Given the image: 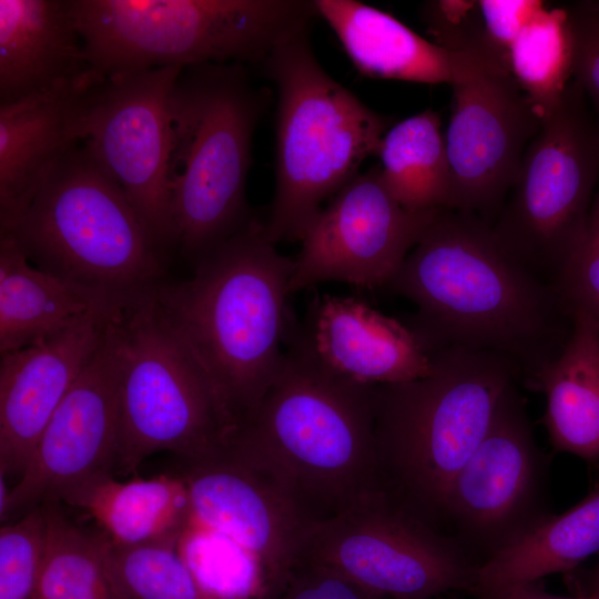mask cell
Segmentation results:
<instances>
[{"instance_id":"obj_23","label":"cell","mask_w":599,"mask_h":599,"mask_svg":"<svg viewBox=\"0 0 599 599\" xmlns=\"http://www.w3.org/2000/svg\"><path fill=\"white\" fill-rule=\"evenodd\" d=\"M354 67L365 77L450 83L449 52L387 12L355 0H314Z\"/></svg>"},{"instance_id":"obj_36","label":"cell","mask_w":599,"mask_h":599,"mask_svg":"<svg viewBox=\"0 0 599 599\" xmlns=\"http://www.w3.org/2000/svg\"><path fill=\"white\" fill-rule=\"evenodd\" d=\"M478 4L488 51L508 69V54L512 42L546 2L537 0H479Z\"/></svg>"},{"instance_id":"obj_10","label":"cell","mask_w":599,"mask_h":599,"mask_svg":"<svg viewBox=\"0 0 599 599\" xmlns=\"http://www.w3.org/2000/svg\"><path fill=\"white\" fill-rule=\"evenodd\" d=\"M598 183L599 123L572 80L529 143L493 231L511 256L556 288Z\"/></svg>"},{"instance_id":"obj_1","label":"cell","mask_w":599,"mask_h":599,"mask_svg":"<svg viewBox=\"0 0 599 599\" xmlns=\"http://www.w3.org/2000/svg\"><path fill=\"white\" fill-rule=\"evenodd\" d=\"M386 287L417 306L406 325L429 355L447 348L495 353L518 366L524 384L571 336L572 313L557 290L473 213L438 210Z\"/></svg>"},{"instance_id":"obj_30","label":"cell","mask_w":599,"mask_h":599,"mask_svg":"<svg viewBox=\"0 0 599 599\" xmlns=\"http://www.w3.org/2000/svg\"><path fill=\"white\" fill-rule=\"evenodd\" d=\"M175 548L209 599H265L264 565L229 536L190 519Z\"/></svg>"},{"instance_id":"obj_9","label":"cell","mask_w":599,"mask_h":599,"mask_svg":"<svg viewBox=\"0 0 599 599\" xmlns=\"http://www.w3.org/2000/svg\"><path fill=\"white\" fill-rule=\"evenodd\" d=\"M119 443L114 475L159 451L185 463L222 455L234 428L209 377L166 324L152 296L113 317Z\"/></svg>"},{"instance_id":"obj_22","label":"cell","mask_w":599,"mask_h":599,"mask_svg":"<svg viewBox=\"0 0 599 599\" xmlns=\"http://www.w3.org/2000/svg\"><path fill=\"white\" fill-rule=\"evenodd\" d=\"M92 519L109 542L123 546L176 545L190 521V501L181 476L118 480L100 474L57 498Z\"/></svg>"},{"instance_id":"obj_5","label":"cell","mask_w":599,"mask_h":599,"mask_svg":"<svg viewBox=\"0 0 599 599\" xmlns=\"http://www.w3.org/2000/svg\"><path fill=\"white\" fill-rule=\"evenodd\" d=\"M309 29L287 35L261 63L277 92L275 189L263 221L273 244L301 241L324 201L377 155L392 126L323 69Z\"/></svg>"},{"instance_id":"obj_24","label":"cell","mask_w":599,"mask_h":599,"mask_svg":"<svg viewBox=\"0 0 599 599\" xmlns=\"http://www.w3.org/2000/svg\"><path fill=\"white\" fill-rule=\"evenodd\" d=\"M571 336L561 354L525 385L545 394L544 424L557 450L599 458V323L572 313Z\"/></svg>"},{"instance_id":"obj_19","label":"cell","mask_w":599,"mask_h":599,"mask_svg":"<svg viewBox=\"0 0 599 599\" xmlns=\"http://www.w3.org/2000/svg\"><path fill=\"white\" fill-rule=\"evenodd\" d=\"M91 71L72 81L0 103V233L10 230L64 155L83 138Z\"/></svg>"},{"instance_id":"obj_25","label":"cell","mask_w":599,"mask_h":599,"mask_svg":"<svg viewBox=\"0 0 599 599\" xmlns=\"http://www.w3.org/2000/svg\"><path fill=\"white\" fill-rule=\"evenodd\" d=\"M599 550V488L568 511L546 518L483 560L471 591L499 599L508 590L569 570Z\"/></svg>"},{"instance_id":"obj_28","label":"cell","mask_w":599,"mask_h":599,"mask_svg":"<svg viewBox=\"0 0 599 599\" xmlns=\"http://www.w3.org/2000/svg\"><path fill=\"white\" fill-rule=\"evenodd\" d=\"M47 547L38 599H123L108 565L103 539L73 522L62 502L42 504Z\"/></svg>"},{"instance_id":"obj_21","label":"cell","mask_w":599,"mask_h":599,"mask_svg":"<svg viewBox=\"0 0 599 599\" xmlns=\"http://www.w3.org/2000/svg\"><path fill=\"white\" fill-rule=\"evenodd\" d=\"M90 71L71 0H0V103Z\"/></svg>"},{"instance_id":"obj_8","label":"cell","mask_w":599,"mask_h":599,"mask_svg":"<svg viewBox=\"0 0 599 599\" xmlns=\"http://www.w3.org/2000/svg\"><path fill=\"white\" fill-rule=\"evenodd\" d=\"M100 79L156 68L256 63L318 17L306 0H71Z\"/></svg>"},{"instance_id":"obj_3","label":"cell","mask_w":599,"mask_h":599,"mask_svg":"<svg viewBox=\"0 0 599 599\" xmlns=\"http://www.w3.org/2000/svg\"><path fill=\"white\" fill-rule=\"evenodd\" d=\"M293 268L294 258L278 253L255 217L195 262L191 278L164 282L152 295L209 377L234 434L282 369V345L296 319L287 305Z\"/></svg>"},{"instance_id":"obj_13","label":"cell","mask_w":599,"mask_h":599,"mask_svg":"<svg viewBox=\"0 0 599 599\" xmlns=\"http://www.w3.org/2000/svg\"><path fill=\"white\" fill-rule=\"evenodd\" d=\"M182 69L100 80L90 93L81 141L124 192L165 258L176 248L167 162L170 101Z\"/></svg>"},{"instance_id":"obj_11","label":"cell","mask_w":599,"mask_h":599,"mask_svg":"<svg viewBox=\"0 0 599 599\" xmlns=\"http://www.w3.org/2000/svg\"><path fill=\"white\" fill-rule=\"evenodd\" d=\"M331 567L388 599L471 590L478 565L460 545L378 491L309 528L297 560Z\"/></svg>"},{"instance_id":"obj_29","label":"cell","mask_w":599,"mask_h":599,"mask_svg":"<svg viewBox=\"0 0 599 599\" xmlns=\"http://www.w3.org/2000/svg\"><path fill=\"white\" fill-rule=\"evenodd\" d=\"M508 70L542 120L573 75V41L565 6L545 4L528 21L509 49Z\"/></svg>"},{"instance_id":"obj_26","label":"cell","mask_w":599,"mask_h":599,"mask_svg":"<svg viewBox=\"0 0 599 599\" xmlns=\"http://www.w3.org/2000/svg\"><path fill=\"white\" fill-rule=\"evenodd\" d=\"M101 309L119 308L38 268L12 236L0 234V354L31 345Z\"/></svg>"},{"instance_id":"obj_4","label":"cell","mask_w":599,"mask_h":599,"mask_svg":"<svg viewBox=\"0 0 599 599\" xmlns=\"http://www.w3.org/2000/svg\"><path fill=\"white\" fill-rule=\"evenodd\" d=\"M430 357L429 375L373 386V409L380 490L435 528L451 481L521 373L490 352L447 348Z\"/></svg>"},{"instance_id":"obj_16","label":"cell","mask_w":599,"mask_h":599,"mask_svg":"<svg viewBox=\"0 0 599 599\" xmlns=\"http://www.w3.org/2000/svg\"><path fill=\"white\" fill-rule=\"evenodd\" d=\"M113 317L102 343L43 429L26 470L11 487L2 524L91 477L114 474L119 399Z\"/></svg>"},{"instance_id":"obj_32","label":"cell","mask_w":599,"mask_h":599,"mask_svg":"<svg viewBox=\"0 0 599 599\" xmlns=\"http://www.w3.org/2000/svg\"><path fill=\"white\" fill-rule=\"evenodd\" d=\"M47 547L42 505L0 528V599H38Z\"/></svg>"},{"instance_id":"obj_7","label":"cell","mask_w":599,"mask_h":599,"mask_svg":"<svg viewBox=\"0 0 599 599\" xmlns=\"http://www.w3.org/2000/svg\"><path fill=\"white\" fill-rule=\"evenodd\" d=\"M38 268L124 309L164 283L165 257L121 187L80 142L7 232Z\"/></svg>"},{"instance_id":"obj_27","label":"cell","mask_w":599,"mask_h":599,"mask_svg":"<svg viewBox=\"0 0 599 599\" xmlns=\"http://www.w3.org/2000/svg\"><path fill=\"white\" fill-rule=\"evenodd\" d=\"M390 195L407 211L447 207L450 171L440 118L432 109L392 125L376 155Z\"/></svg>"},{"instance_id":"obj_15","label":"cell","mask_w":599,"mask_h":599,"mask_svg":"<svg viewBox=\"0 0 599 599\" xmlns=\"http://www.w3.org/2000/svg\"><path fill=\"white\" fill-rule=\"evenodd\" d=\"M438 210L404 209L383 183L379 165L359 172L304 233L288 293L323 282L386 287Z\"/></svg>"},{"instance_id":"obj_18","label":"cell","mask_w":599,"mask_h":599,"mask_svg":"<svg viewBox=\"0 0 599 599\" xmlns=\"http://www.w3.org/2000/svg\"><path fill=\"white\" fill-rule=\"evenodd\" d=\"M116 311H94L0 361V474L26 470L37 443Z\"/></svg>"},{"instance_id":"obj_37","label":"cell","mask_w":599,"mask_h":599,"mask_svg":"<svg viewBox=\"0 0 599 599\" xmlns=\"http://www.w3.org/2000/svg\"><path fill=\"white\" fill-rule=\"evenodd\" d=\"M499 599H599V593L592 592L585 597H559L546 592L535 581L517 586L508 590Z\"/></svg>"},{"instance_id":"obj_39","label":"cell","mask_w":599,"mask_h":599,"mask_svg":"<svg viewBox=\"0 0 599 599\" xmlns=\"http://www.w3.org/2000/svg\"><path fill=\"white\" fill-rule=\"evenodd\" d=\"M433 599H443L441 597L433 598Z\"/></svg>"},{"instance_id":"obj_33","label":"cell","mask_w":599,"mask_h":599,"mask_svg":"<svg viewBox=\"0 0 599 599\" xmlns=\"http://www.w3.org/2000/svg\"><path fill=\"white\" fill-rule=\"evenodd\" d=\"M556 290L571 313L585 312L599 323V183L582 236Z\"/></svg>"},{"instance_id":"obj_2","label":"cell","mask_w":599,"mask_h":599,"mask_svg":"<svg viewBox=\"0 0 599 599\" xmlns=\"http://www.w3.org/2000/svg\"><path fill=\"white\" fill-rule=\"evenodd\" d=\"M296 319L282 369L226 451L272 475L314 521L382 491L373 386L326 368Z\"/></svg>"},{"instance_id":"obj_14","label":"cell","mask_w":599,"mask_h":599,"mask_svg":"<svg viewBox=\"0 0 599 599\" xmlns=\"http://www.w3.org/2000/svg\"><path fill=\"white\" fill-rule=\"evenodd\" d=\"M517 383L502 393L485 437L451 481L443 508L441 520L451 522L460 547L476 548L486 558L548 516L546 460Z\"/></svg>"},{"instance_id":"obj_17","label":"cell","mask_w":599,"mask_h":599,"mask_svg":"<svg viewBox=\"0 0 599 599\" xmlns=\"http://www.w3.org/2000/svg\"><path fill=\"white\" fill-rule=\"evenodd\" d=\"M180 476L190 519L253 552L268 573L271 590L297 561L315 522L272 475L226 450L185 463Z\"/></svg>"},{"instance_id":"obj_31","label":"cell","mask_w":599,"mask_h":599,"mask_svg":"<svg viewBox=\"0 0 599 599\" xmlns=\"http://www.w3.org/2000/svg\"><path fill=\"white\" fill-rule=\"evenodd\" d=\"M101 537L109 568L123 599H209L175 545L123 547Z\"/></svg>"},{"instance_id":"obj_35","label":"cell","mask_w":599,"mask_h":599,"mask_svg":"<svg viewBox=\"0 0 599 599\" xmlns=\"http://www.w3.org/2000/svg\"><path fill=\"white\" fill-rule=\"evenodd\" d=\"M573 41V75L599 123V1L565 4Z\"/></svg>"},{"instance_id":"obj_6","label":"cell","mask_w":599,"mask_h":599,"mask_svg":"<svg viewBox=\"0 0 599 599\" xmlns=\"http://www.w3.org/2000/svg\"><path fill=\"white\" fill-rule=\"evenodd\" d=\"M265 102L244 64L186 65L175 81L167 183L176 248L194 263L256 217L246 181Z\"/></svg>"},{"instance_id":"obj_38","label":"cell","mask_w":599,"mask_h":599,"mask_svg":"<svg viewBox=\"0 0 599 599\" xmlns=\"http://www.w3.org/2000/svg\"><path fill=\"white\" fill-rule=\"evenodd\" d=\"M593 592L599 593V567H598L597 575H596Z\"/></svg>"},{"instance_id":"obj_20","label":"cell","mask_w":599,"mask_h":599,"mask_svg":"<svg viewBox=\"0 0 599 599\" xmlns=\"http://www.w3.org/2000/svg\"><path fill=\"white\" fill-rule=\"evenodd\" d=\"M297 329L332 373L366 385L423 378L432 357L409 327L354 296L315 295Z\"/></svg>"},{"instance_id":"obj_34","label":"cell","mask_w":599,"mask_h":599,"mask_svg":"<svg viewBox=\"0 0 599 599\" xmlns=\"http://www.w3.org/2000/svg\"><path fill=\"white\" fill-rule=\"evenodd\" d=\"M265 599H388L367 590L339 571L297 560Z\"/></svg>"},{"instance_id":"obj_12","label":"cell","mask_w":599,"mask_h":599,"mask_svg":"<svg viewBox=\"0 0 599 599\" xmlns=\"http://www.w3.org/2000/svg\"><path fill=\"white\" fill-rule=\"evenodd\" d=\"M448 52L453 106L445 133L447 209L473 213L493 225L542 120L497 59L474 49Z\"/></svg>"}]
</instances>
